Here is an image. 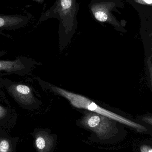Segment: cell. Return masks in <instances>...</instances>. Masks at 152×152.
<instances>
[{
  "mask_svg": "<svg viewBox=\"0 0 152 152\" xmlns=\"http://www.w3.org/2000/svg\"><path fill=\"white\" fill-rule=\"evenodd\" d=\"M122 7V3L119 0H91L88 9L92 17L97 22L109 24L116 30L123 31L125 20L119 21L112 12L119 13L118 8Z\"/></svg>",
  "mask_w": 152,
  "mask_h": 152,
  "instance_id": "obj_4",
  "label": "cell"
},
{
  "mask_svg": "<svg viewBox=\"0 0 152 152\" xmlns=\"http://www.w3.org/2000/svg\"><path fill=\"white\" fill-rule=\"evenodd\" d=\"M37 152H53L58 137L49 129L36 128L31 134Z\"/></svg>",
  "mask_w": 152,
  "mask_h": 152,
  "instance_id": "obj_8",
  "label": "cell"
},
{
  "mask_svg": "<svg viewBox=\"0 0 152 152\" xmlns=\"http://www.w3.org/2000/svg\"><path fill=\"white\" fill-rule=\"evenodd\" d=\"M41 64L33 59L23 56H18L12 60L0 59V74L27 75L34 67Z\"/></svg>",
  "mask_w": 152,
  "mask_h": 152,
  "instance_id": "obj_6",
  "label": "cell"
},
{
  "mask_svg": "<svg viewBox=\"0 0 152 152\" xmlns=\"http://www.w3.org/2000/svg\"><path fill=\"white\" fill-rule=\"evenodd\" d=\"M18 141V137H12L9 133L0 130V152H16Z\"/></svg>",
  "mask_w": 152,
  "mask_h": 152,
  "instance_id": "obj_10",
  "label": "cell"
},
{
  "mask_svg": "<svg viewBox=\"0 0 152 152\" xmlns=\"http://www.w3.org/2000/svg\"><path fill=\"white\" fill-rule=\"evenodd\" d=\"M33 1H36L38 2L42 3L44 0H33Z\"/></svg>",
  "mask_w": 152,
  "mask_h": 152,
  "instance_id": "obj_16",
  "label": "cell"
},
{
  "mask_svg": "<svg viewBox=\"0 0 152 152\" xmlns=\"http://www.w3.org/2000/svg\"><path fill=\"white\" fill-rule=\"evenodd\" d=\"M3 89L0 82V130L10 134L17 124L18 115L8 102Z\"/></svg>",
  "mask_w": 152,
  "mask_h": 152,
  "instance_id": "obj_7",
  "label": "cell"
},
{
  "mask_svg": "<svg viewBox=\"0 0 152 152\" xmlns=\"http://www.w3.org/2000/svg\"><path fill=\"white\" fill-rule=\"evenodd\" d=\"M137 152H152V140H143L138 144Z\"/></svg>",
  "mask_w": 152,
  "mask_h": 152,
  "instance_id": "obj_11",
  "label": "cell"
},
{
  "mask_svg": "<svg viewBox=\"0 0 152 152\" xmlns=\"http://www.w3.org/2000/svg\"><path fill=\"white\" fill-rule=\"evenodd\" d=\"M137 3L152 6V0H134Z\"/></svg>",
  "mask_w": 152,
  "mask_h": 152,
  "instance_id": "obj_13",
  "label": "cell"
},
{
  "mask_svg": "<svg viewBox=\"0 0 152 152\" xmlns=\"http://www.w3.org/2000/svg\"><path fill=\"white\" fill-rule=\"evenodd\" d=\"M148 69H149V74H150V77H151V83L152 86V65L151 64L150 59H149L148 60Z\"/></svg>",
  "mask_w": 152,
  "mask_h": 152,
  "instance_id": "obj_14",
  "label": "cell"
},
{
  "mask_svg": "<svg viewBox=\"0 0 152 152\" xmlns=\"http://www.w3.org/2000/svg\"><path fill=\"white\" fill-rule=\"evenodd\" d=\"M76 125L91 132L88 139L93 142L113 144L124 140L127 131L118 121L96 113L84 110Z\"/></svg>",
  "mask_w": 152,
  "mask_h": 152,
  "instance_id": "obj_2",
  "label": "cell"
},
{
  "mask_svg": "<svg viewBox=\"0 0 152 152\" xmlns=\"http://www.w3.org/2000/svg\"><path fill=\"white\" fill-rule=\"evenodd\" d=\"M6 53H7V52L6 51L0 50V58L5 55Z\"/></svg>",
  "mask_w": 152,
  "mask_h": 152,
  "instance_id": "obj_15",
  "label": "cell"
},
{
  "mask_svg": "<svg viewBox=\"0 0 152 152\" xmlns=\"http://www.w3.org/2000/svg\"><path fill=\"white\" fill-rule=\"evenodd\" d=\"M29 20V17L20 14H0V34L4 30L22 28L27 25Z\"/></svg>",
  "mask_w": 152,
  "mask_h": 152,
  "instance_id": "obj_9",
  "label": "cell"
},
{
  "mask_svg": "<svg viewBox=\"0 0 152 152\" xmlns=\"http://www.w3.org/2000/svg\"><path fill=\"white\" fill-rule=\"evenodd\" d=\"M0 82L10 95L23 109L33 110L38 109L42 103L35 96L32 88L23 83L13 82L6 78H0Z\"/></svg>",
  "mask_w": 152,
  "mask_h": 152,
  "instance_id": "obj_5",
  "label": "cell"
},
{
  "mask_svg": "<svg viewBox=\"0 0 152 152\" xmlns=\"http://www.w3.org/2000/svg\"><path fill=\"white\" fill-rule=\"evenodd\" d=\"M79 10L77 0H56L53 5L40 17L39 22L50 18L58 20L60 51L66 48L76 34L78 26L77 16Z\"/></svg>",
  "mask_w": 152,
  "mask_h": 152,
  "instance_id": "obj_3",
  "label": "cell"
},
{
  "mask_svg": "<svg viewBox=\"0 0 152 152\" xmlns=\"http://www.w3.org/2000/svg\"><path fill=\"white\" fill-rule=\"evenodd\" d=\"M37 80L43 90L66 98L72 106L77 109H83L99 113L118 121L138 134L152 137V128L138 121L131 119L106 110L84 96L70 92L40 79H38Z\"/></svg>",
  "mask_w": 152,
  "mask_h": 152,
  "instance_id": "obj_1",
  "label": "cell"
},
{
  "mask_svg": "<svg viewBox=\"0 0 152 152\" xmlns=\"http://www.w3.org/2000/svg\"><path fill=\"white\" fill-rule=\"evenodd\" d=\"M137 120L140 122L152 128V114H146L139 116L137 117Z\"/></svg>",
  "mask_w": 152,
  "mask_h": 152,
  "instance_id": "obj_12",
  "label": "cell"
}]
</instances>
